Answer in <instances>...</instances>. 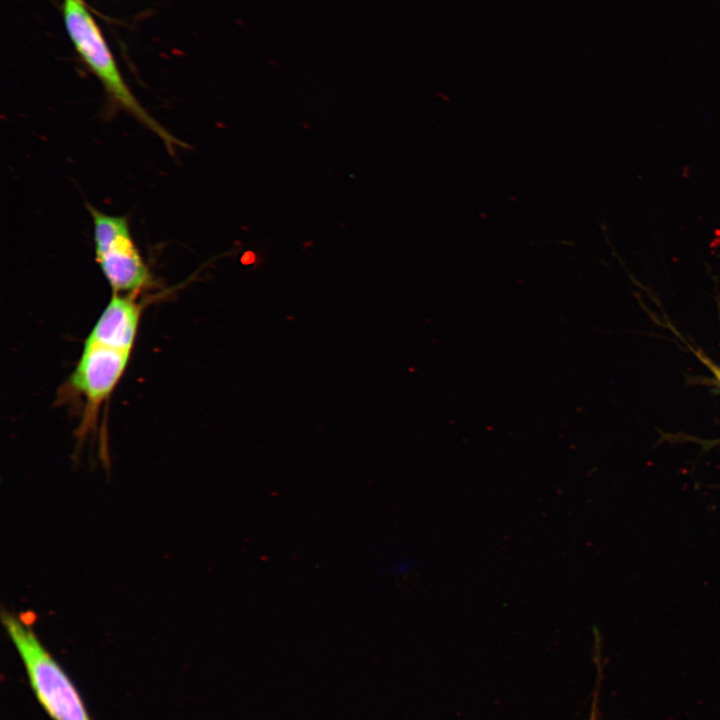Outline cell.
Returning a JSON list of instances; mask_svg holds the SVG:
<instances>
[{
    "instance_id": "obj_6",
    "label": "cell",
    "mask_w": 720,
    "mask_h": 720,
    "mask_svg": "<svg viewBox=\"0 0 720 720\" xmlns=\"http://www.w3.org/2000/svg\"><path fill=\"white\" fill-rule=\"evenodd\" d=\"M698 358L708 367V369L713 373L714 377L720 384V366L712 362L709 358H707L705 355L701 353H697Z\"/></svg>"
},
{
    "instance_id": "obj_2",
    "label": "cell",
    "mask_w": 720,
    "mask_h": 720,
    "mask_svg": "<svg viewBox=\"0 0 720 720\" xmlns=\"http://www.w3.org/2000/svg\"><path fill=\"white\" fill-rule=\"evenodd\" d=\"M2 623L27 673L31 688L53 720H91L81 695L59 663L43 646L23 615L2 613Z\"/></svg>"
},
{
    "instance_id": "obj_4",
    "label": "cell",
    "mask_w": 720,
    "mask_h": 720,
    "mask_svg": "<svg viewBox=\"0 0 720 720\" xmlns=\"http://www.w3.org/2000/svg\"><path fill=\"white\" fill-rule=\"evenodd\" d=\"M129 357V352L85 342L71 383L90 407L97 408L120 381Z\"/></svg>"
},
{
    "instance_id": "obj_3",
    "label": "cell",
    "mask_w": 720,
    "mask_h": 720,
    "mask_svg": "<svg viewBox=\"0 0 720 720\" xmlns=\"http://www.w3.org/2000/svg\"><path fill=\"white\" fill-rule=\"evenodd\" d=\"M92 218L95 256L114 293L133 295L150 279L133 240L126 217L110 215L88 205Z\"/></svg>"
},
{
    "instance_id": "obj_1",
    "label": "cell",
    "mask_w": 720,
    "mask_h": 720,
    "mask_svg": "<svg viewBox=\"0 0 720 720\" xmlns=\"http://www.w3.org/2000/svg\"><path fill=\"white\" fill-rule=\"evenodd\" d=\"M63 12L76 51L102 83L111 100L159 137L171 152L183 147V143L152 117L131 92L84 4L80 0H64Z\"/></svg>"
},
{
    "instance_id": "obj_8",
    "label": "cell",
    "mask_w": 720,
    "mask_h": 720,
    "mask_svg": "<svg viewBox=\"0 0 720 720\" xmlns=\"http://www.w3.org/2000/svg\"><path fill=\"white\" fill-rule=\"evenodd\" d=\"M590 720H595V719H594V713L592 714V718H591Z\"/></svg>"
},
{
    "instance_id": "obj_5",
    "label": "cell",
    "mask_w": 720,
    "mask_h": 720,
    "mask_svg": "<svg viewBox=\"0 0 720 720\" xmlns=\"http://www.w3.org/2000/svg\"><path fill=\"white\" fill-rule=\"evenodd\" d=\"M140 314V306L133 295L114 293L85 342L131 353Z\"/></svg>"
},
{
    "instance_id": "obj_7",
    "label": "cell",
    "mask_w": 720,
    "mask_h": 720,
    "mask_svg": "<svg viewBox=\"0 0 720 720\" xmlns=\"http://www.w3.org/2000/svg\"><path fill=\"white\" fill-rule=\"evenodd\" d=\"M244 259H246L245 264H251L255 260V255L252 252H247L244 254L243 260Z\"/></svg>"
}]
</instances>
